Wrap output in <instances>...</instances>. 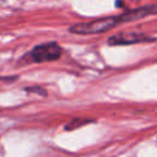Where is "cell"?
Here are the masks:
<instances>
[{
	"label": "cell",
	"mask_w": 157,
	"mask_h": 157,
	"mask_svg": "<svg viewBox=\"0 0 157 157\" xmlns=\"http://www.w3.org/2000/svg\"><path fill=\"white\" fill-rule=\"evenodd\" d=\"M123 23L120 15L118 16H110V17H103L92 20L83 23H76L69 28L71 33L75 34H96V33H103L107 32L118 25Z\"/></svg>",
	"instance_id": "1"
},
{
	"label": "cell",
	"mask_w": 157,
	"mask_h": 157,
	"mask_svg": "<svg viewBox=\"0 0 157 157\" xmlns=\"http://www.w3.org/2000/svg\"><path fill=\"white\" fill-rule=\"evenodd\" d=\"M63 54V48L56 42H48L39 45H36L27 56L31 63H45V61H55Z\"/></svg>",
	"instance_id": "2"
},
{
	"label": "cell",
	"mask_w": 157,
	"mask_h": 157,
	"mask_svg": "<svg viewBox=\"0 0 157 157\" xmlns=\"http://www.w3.org/2000/svg\"><path fill=\"white\" fill-rule=\"evenodd\" d=\"M155 38L150 37L145 33L140 32H120L117 34H113L108 38L107 43L109 45H130L136 43H148L153 42Z\"/></svg>",
	"instance_id": "3"
},
{
	"label": "cell",
	"mask_w": 157,
	"mask_h": 157,
	"mask_svg": "<svg viewBox=\"0 0 157 157\" xmlns=\"http://www.w3.org/2000/svg\"><path fill=\"white\" fill-rule=\"evenodd\" d=\"M88 123H91L90 119H85V118H74V119H71V120L65 125V129H66V130H75V129L80 128V126H83V125H86V124H88Z\"/></svg>",
	"instance_id": "4"
},
{
	"label": "cell",
	"mask_w": 157,
	"mask_h": 157,
	"mask_svg": "<svg viewBox=\"0 0 157 157\" xmlns=\"http://www.w3.org/2000/svg\"><path fill=\"white\" fill-rule=\"evenodd\" d=\"M27 92L29 93H36V94H40V96H47V91L45 88L40 87V86H32V87H26L25 88Z\"/></svg>",
	"instance_id": "5"
},
{
	"label": "cell",
	"mask_w": 157,
	"mask_h": 157,
	"mask_svg": "<svg viewBox=\"0 0 157 157\" xmlns=\"http://www.w3.org/2000/svg\"><path fill=\"white\" fill-rule=\"evenodd\" d=\"M16 78H17V76H13V77H0V81H13Z\"/></svg>",
	"instance_id": "6"
}]
</instances>
